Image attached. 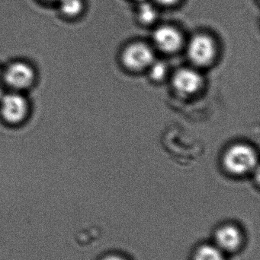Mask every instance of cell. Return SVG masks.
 Here are the masks:
<instances>
[{"instance_id": "obj_1", "label": "cell", "mask_w": 260, "mask_h": 260, "mask_svg": "<svg viewBox=\"0 0 260 260\" xmlns=\"http://www.w3.org/2000/svg\"><path fill=\"white\" fill-rule=\"evenodd\" d=\"M37 72L33 66L24 60L11 62L3 68L1 82L9 91L24 93L36 83Z\"/></svg>"}, {"instance_id": "obj_2", "label": "cell", "mask_w": 260, "mask_h": 260, "mask_svg": "<svg viewBox=\"0 0 260 260\" xmlns=\"http://www.w3.org/2000/svg\"><path fill=\"white\" fill-rule=\"evenodd\" d=\"M31 105L24 93L9 91L0 101V118L11 126H18L27 121Z\"/></svg>"}, {"instance_id": "obj_3", "label": "cell", "mask_w": 260, "mask_h": 260, "mask_svg": "<svg viewBox=\"0 0 260 260\" xmlns=\"http://www.w3.org/2000/svg\"><path fill=\"white\" fill-rule=\"evenodd\" d=\"M257 159V154L253 148L244 144H237L226 151L224 165L230 174L244 175L255 168Z\"/></svg>"}, {"instance_id": "obj_4", "label": "cell", "mask_w": 260, "mask_h": 260, "mask_svg": "<svg viewBox=\"0 0 260 260\" xmlns=\"http://www.w3.org/2000/svg\"><path fill=\"white\" fill-rule=\"evenodd\" d=\"M122 60L128 70L140 71L151 67L154 62V52L149 46L143 43H134L124 50Z\"/></svg>"}, {"instance_id": "obj_5", "label": "cell", "mask_w": 260, "mask_h": 260, "mask_svg": "<svg viewBox=\"0 0 260 260\" xmlns=\"http://www.w3.org/2000/svg\"><path fill=\"white\" fill-rule=\"evenodd\" d=\"M188 55L192 62L198 66L211 63L216 55L215 41L208 35H195L189 41Z\"/></svg>"}, {"instance_id": "obj_6", "label": "cell", "mask_w": 260, "mask_h": 260, "mask_svg": "<svg viewBox=\"0 0 260 260\" xmlns=\"http://www.w3.org/2000/svg\"><path fill=\"white\" fill-rule=\"evenodd\" d=\"M153 40L157 48L164 53H174L181 47L183 37L172 26L164 25L154 30Z\"/></svg>"}, {"instance_id": "obj_7", "label": "cell", "mask_w": 260, "mask_h": 260, "mask_svg": "<svg viewBox=\"0 0 260 260\" xmlns=\"http://www.w3.org/2000/svg\"><path fill=\"white\" fill-rule=\"evenodd\" d=\"M172 84L178 92L189 95L197 92L201 88L203 79L195 70L182 69L174 75Z\"/></svg>"}, {"instance_id": "obj_8", "label": "cell", "mask_w": 260, "mask_h": 260, "mask_svg": "<svg viewBox=\"0 0 260 260\" xmlns=\"http://www.w3.org/2000/svg\"><path fill=\"white\" fill-rule=\"evenodd\" d=\"M215 240L220 250L232 252L241 246L242 237L236 227L226 225L217 231Z\"/></svg>"}, {"instance_id": "obj_9", "label": "cell", "mask_w": 260, "mask_h": 260, "mask_svg": "<svg viewBox=\"0 0 260 260\" xmlns=\"http://www.w3.org/2000/svg\"><path fill=\"white\" fill-rule=\"evenodd\" d=\"M59 10L63 15L68 18L79 17L84 10L83 0H60Z\"/></svg>"}, {"instance_id": "obj_10", "label": "cell", "mask_w": 260, "mask_h": 260, "mask_svg": "<svg viewBox=\"0 0 260 260\" xmlns=\"http://www.w3.org/2000/svg\"><path fill=\"white\" fill-rule=\"evenodd\" d=\"M158 13L154 6L146 1L140 3L137 9V18L143 24H151L157 20Z\"/></svg>"}, {"instance_id": "obj_11", "label": "cell", "mask_w": 260, "mask_h": 260, "mask_svg": "<svg viewBox=\"0 0 260 260\" xmlns=\"http://www.w3.org/2000/svg\"><path fill=\"white\" fill-rule=\"evenodd\" d=\"M194 260H225L222 250L214 246L204 245L195 252Z\"/></svg>"}, {"instance_id": "obj_12", "label": "cell", "mask_w": 260, "mask_h": 260, "mask_svg": "<svg viewBox=\"0 0 260 260\" xmlns=\"http://www.w3.org/2000/svg\"><path fill=\"white\" fill-rule=\"evenodd\" d=\"M151 76L156 81L163 79L166 76V67L163 62H157L151 64Z\"/></svg>"}, {"instance_id": "obj_13", "label": "cell", "mask_w": 260, "mask_h": 260, "mask_svg": "<svg viewBox=\"0 0 260 260\" xmlns=\"http://www.w3.org/2000/svg\"><path fill=\"white\" fill-rule=\"evenodd\" d=\"M154 1L157 2L158 4L162 5V6H169L175 5L180 0H154Z\"/></svg>"}, {"instance_id": "obj_14", "label": "cell", "mask_w": 260, "mask_h": 260, "mask_svg": "<svg viewBox=\"0 0 260 260\" xmlns=\"http://www.w3.org/2000/svg\"><path fill=\"white\" fill-rule=\"evenodd\" d=\"M102 260H125L124 258L121 257L119 256H116V255H110V256H106Z\"/></svg>"}, {"instance_id": "obj_15", "label": "cell", "mask_w": 260, "mask_h": 260, "mask_svg": "<svg viewBox=\"0 0 260 260\" xmlns=\"http://www.w3.org/2000/svg\"><path fill=\"white\" fill-rule=\"evenodd\" d=\"M5 86L3 85V82L0 81V101L3 99L4 94H6V91H5Z\"/></svg>"}, {"instance_id": "obj_16", "label": "cell", "mask_w": 260, "mask_h": 260, "mask_svg": "<svg viewBox=\"0 0 260 260\" xmlns=\"http://www.w3.org/2000/svg\"><path fill=\"white\" fill-rule=\"evenodd\" d=\"M44 1L49 2V3H57L60 0H44Z\"/></svg>"}, {"instance_id": "obj_17", "label": "cell", "mask_w": 260, "mask_h": 260, "mask_svg": "<svg viewBox=\"0 0 260 260\" xmlns=\"http://www.w3.org/2000/svg\"><path fill=\"white\" fill-rule=\"evenodd\" d=\"M3 68H2V67H0V81H1L2 79V76H3Z\"/></svg>"}, {"instance_id": "obj_18", "label": "cell", "mask_w": 260, "mask_h": 260, "mask_svg": "<svg viewBox=\"0 0 260 260\" xmlns=\"http://www.w3.org/2000/svg\"><path fill=\"white\" fill-rule=\"evenodd\" d=\"M134 1L138 2L139 3H142V2L146 1V0H134Z\"/></svg>"}]
</instances>
